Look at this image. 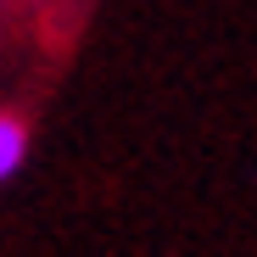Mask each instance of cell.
Listing matches in <instances>:
<instances>
[{
	"instance_id": "1",
	"label": "cell",
	"mask_w": 257,
	"mask_h": 257,
	"mask_svg": "<svg viewBox=\"0 0 257 257\" xmlns=\"http://www.w3.org/2000/svg\"><path fill=\"white\" fill-rule=\"evenodd\" d=\"M23 157H28V128H23V117L0 112V185L23 168Z\"/></svg>"
}]
</instances>
